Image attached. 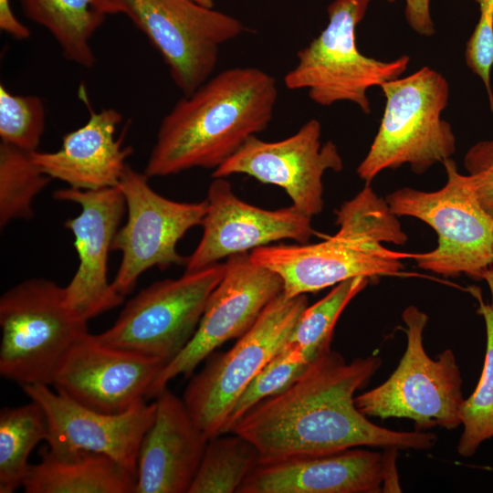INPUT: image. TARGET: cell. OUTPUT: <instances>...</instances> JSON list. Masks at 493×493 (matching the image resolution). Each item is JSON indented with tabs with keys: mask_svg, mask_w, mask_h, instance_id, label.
Masks as SVG:
<instances>
[{
	"mask_svg": "<svg viewBox=\"0 0 493 493\" xmlns=\"http://www.w3.org/2000/svg\"><path fill=\"white\" fill-rule=\"evenodd\" d=\"M140 446L133 493H188L209 438L168 387Z\"/></svg>",
	"mask_w": 493,
	"mask_h": 493,
	"instance_id": "20",
	"label": "cell"
},
{
	"mask_svg": "<svg viewBox=\"0 0 493 493\" xmlns=\"http://www.w3.org/2000/svg\"><path fill=\"white\" fill-rule=\"evenodd\" d=\"M0 374L21 387L51 385L68 350L87 334L88 320L65 303L64 287L29 278L0 298Z\"/></svg>",
	"mask_w": 493,
	"mask_h": 493,
	"instance_id": "5",
	"label": "cell"
},
{
	"mask_svg": "<svg viewBox=\"0 0 493 493\" xmlns=\"http://www.w3.org/2000/svg\"><path fill=\"white\" fill-rule=\"evenodd\" d=\"M307 307L306 294L287 298L281 292L231 349L212 353L203 369L193 375L183 400L194 423L209 439L222 435L238 397L280 351Z\"/></svg>",
	"mask_w": 493,
	"mask_h": 493,
	"instance_id": "9",
	"label": "cell"
},
{
	"mask_svg": "<svg viewBox=\"0 0 493 493\" xmlns=\"http://www.w3.org/2000/svg\"><path fill=\"white\" fill-rule=\"evenodd\" d=\"M148 178L127 165L118 184L128 216L112 242L111 250L121 251V260L111 284L124 297L147 269L185 265L177 244L188 230L202 225L207 210L206 200L177 202L163 197L151 187Z\"/></svg>",
	"mask_w": 493,
	"mask_h": 493,
	"instance_id": "12",
	"label": "cell"
},
{
	"mask_svg": "<svg viewBox=\"0 0 493 493\" xmlns=\"http://www.w3.org/2000/svg\"><path fill=\"white\" fill-rule=\"evenodd\" d=\"M55 199L76 203L81 212L64 226L74 236L79 266L64 287L65 303L86 320L117 306L124 299L108 280V257L126 210L119 186L98 190L59 189Z\"/></svg>",
	"mask_w": 493,
	"mask_h": 493,
	"instance_id": "16",
	"label": "cell"
},
{
	"mask_svg": "<svg viewBox=\"0 0 493 493\" xmlns=\"http://www.w3.org/2000/svg\"><path fill=\"white\" fill-rule=\"evenodd\" d=\"M282 291L281 278L254 263L247 252L227 257L224 277L210 295L194 334L163 366L147 399L155 398L177 376L193 375L215 349L245 334Z\"/></svg>",
	"mask_w": 493,
	"mask_h": 493,
	"instance_id": "13",
	"label": "cell"
},
{
	"mask_svg": "<svg viewBox=\"0 0 493 493\" xmlns=\"http://www.w3.org/2000/svg\"><path fill=\"white\" fill-rule=\"evenodd\" d=\"M380 88L385 106L378 131L357 168L362 180L369 184L383 170L406 163L421 174L452 157L456 137L441 117L449 84L441 73L425 66Z\"/></svg>",
	"mask_w": 493,
	"mask_h": 493,
	"instance_id": "4",
	"label": "cell"
},
{
	"mask_svg": "<svg viewBox=\"0 0 493 493\" xmlns=\"http://www.w3.org/2000/svg\"><path fill=\"white\" fill-rule=\"evenodd\" d=\"M165 364L158 358L106 344L88 332L62 357L51 385L83 406L120 414L147 399Z\"/></svg>",
	"mask_w": 493,
	"mask_h": 493,
	"instance_id": "15",
	"label": "cell"
},
{
	"mask_svg": "<svg viewBox=\"0 0 493 493\" xmlns=\"http://www.w3.org/2000/svg\"><path fill=\"white\" fill-rule=\"evenodd\" d=\"M31 152L0 142V226L16 219H31L35 197L49 184Z\"/></svg>",
	"mask_w": 493,
	"mask_h": 493,
	"instance_id": "27",
	"label": "cell"
},
{
	"mask_svg": "<svg viewBox=\"0 0 493 493\" xmlns=\"http://www.w3.org/2000/svg\"><path fill=\"white\" fill-rule=\"evenodd\" d=\"M204 5L213 7L214 6V1L213 0H194Z\"/></svg>",
	"mask_w": 493,
	"mask_h": 493,
	"instance_id": "36",
	"label": "cell"
},
{
	"mask_svg": "<svg viewBox=\"0 0 493 493\" xmlns=\"http://www.w3.org/2000/svg\"><path fill=\"white\" fill-rule=\"evenodd\" d=\"M205 200L203 235L186 258L187 272L282 239L307 244L316 234L311 218L292 205L277 210L252 205L238 198L225 178H214Z\"/></svg>",
	"mask_w": 493,
	"mask_h": 493,
	"instance_id": "17",
	"label": "cell"
},
{
	"mask_svg": "<svg viewBox=\"0 0 493 493\" xmlns=\"http://www.w3.org/2000/svg\"><path fill=\"white\" fill-rule=\"evenodd\" d=\"M309 364L298 354L281 349L242 392L228 415L222 435L228 434L236 423L258 403L291 385Z\"/></svg>",
	"mask_w": 493,
	"mask_h": 493,
	"instance_id": "29",
	"label": "cell"
},
{
	"mask_svg": "<svg viewBox=\"0 0 493 493\" xmlns=\"http://www.w3.org/2000/svg\"><path fill=\"white\" fill-rule=\"evenodd\" d=\"M229 435L208 440L188 493H238L259 465L257 448L242 436Z\"/></svg>",
	"mask_w": 493,
	"mask_h": 493,
	"instance_id": "26",
	"label": "cell"
},
{
	"mask_svg": "<svg viewBox=\"0 0 493 493\" xmlns=\"http://www.w3.org/2000/svg\"><path fill=\"white\" fill-rule=\"evenodd\" d=\"M397 448L365 449L260 462L238 493L399 492Z\"/></svg>",
	"mask_w": 493,
	"mask_h": 493,
	"instance_id": "18",
	"label": "cell"
},
{
	"mask_svg": "<svg viewBox=\"0 0 493 493\" xmlns=\"http://www.w3.org/2000/svg\"><path fill=\"white\" fill-rule=\"evenodd\" d=\"M82 94L89 111L88 121L65 134L59 150L32 152V160L47 175L73 189L118 186L128 165L126 159L133 152L131 147L122 146V139H115L121 115L111 108L96 112Z\"/></svg>",
	"mask_w": 493,
	"mask_h": 493,
	"instance_id": "21",
	"label": "cell"
},
{
	"mask_svg": "<svg viewBox=\"0 0 493 493\" xmlns=\"http://www.w3.org/2000/svg\"><path fill=\"white\" fill-rule=\"evenodd\" d=\"M488 285V288H489V290H490V293H491V299H492V302H491V307H492V309H493V268H489L486 274L484 275V278Z\"/></svg>",
	"mask_w": 493,
	"mask_h": 493,
	"instance_id": "35",
	"label": "cell"
},
{
	"mask_svg": "<svg viewBox=\"0 0 493 493\" xmlns=\"http://www.w3.org/2000/svg\"><path fill=\"white\" fill-rule=\"evenodd\" d=\"M225 263L156 281L131 299L115 322L95 334L102 342L165 363L189 342L208 299L224 277Z\"/></svg>",
	"mask_w": 493,
	"mask_h": 493,
	"instance_id": "10",
	"label": "cell"
},
{
	"mask_svg": "<svg viewBox=\"0 0 493 493\" xmlns=\"http://www.w3.org/2000/svg\"><path fill=\"white\" fill-rule=\"evenodd\" d=\"M320 137L321 125L316 119L280 141L266 142L254 135L215 169L212 177L246 174L279 186L291 199L292 206L311 218L323 209V174L343 167L336 144L327 142L321 145Z\"/></svg>",
	"mask_w": 493,
	"mask_h": 493,
	"instance_id": "14",
	"label": "cell"
},
{
	"mask_svg": "<svg viewBox=\"0 0 493 493\" xmlns=\"http://www.w3.org/2000/svg\"><path fill=\"white\" fill-rule=\"evenodd\" d=\"M0 28L17 40L29 37L30 30L13 13L10 0H0Z\"/></svg>",
	"mask_w": 493,
	"mask_h": 493,
	"instance_id": "34",
	"label": "cell"
},
{
	"mask_svg": "<svg viewBox=\"0 0 493 493\" xmlns=\"http://www.w3.org/2000/svg\"><path fill=\"white\" fill-rule=\"evenodd\" d=\"M48 436L47 420L36 402L0 410V493L23 487L32 450Z\"/></svg>",
	"mask_w": 493,
	"mask_h": 493,
	"instance_id": "24",
	"label": "cell"
},
{
	"mask_svg": "<svg viewBox=\"0 0 493 493\" xmlns=\"http://www.w3.org/2000/svg\"><path fill=\"white\" fill-rule=\"evenodd\" d=\"M464 166L481 206L493 217V139L471 146Z\"/></svg>",
	"mask_w": 493,
	"mask_h": 493,
	"instance_id": "32",
	"label": "cell"
},
{
	"mask_svg": "<svg viewBox=\"0 0 493 493\" xmlns=\"http://www.w3.org/2000/svg\"><path fill=\"white\" fill-rule=\"evenodd\" d=\"M447 180L435 192L400 188L385 197L396 216H412L437 234L435 249L413 254L421 268L445 277L465 274L483 279L493 264V217L481 206L467 174L450 158L443 163Z\"/></svg>",
	"mask_w": 493,
	"mask_h": 493,
	"instance_id": "6",
	"label": "cell"
},
{
	"mask_svg": "<svg viewBox=\"0 0 493 493\" xmlns=\"http://www.w3.org/2000/svg\"><path fill=\"white\" fill-rule=\"evenodd\" d=\"M402 319L407 343L398 366L383 383L354 397L355 406L367 417L411 419L416 430L455 429L465 400L455 354L447 349L436 359L427 355L423 333L428 317L417 307L408 306Z\"/></svg>",
	"mask_w": 493,
	"mask_h": 493,
	"instance_id": "8",
	"label": "cell"
},
{
	"mask_svg": "<svg viewBox=\"0 0 493 493\" xmlns=\"http://www.w3.org/2000/svg\"><path fill=\"white\" fill-rule=\"evenodd\" d=\"M387 1L393 3L396 0ZM404 15L409 26L420 36H433L435 29L430 11V0H404Z\"/></svg>",
	"mask_w": 493,
	"mask_h": 493,
	"instance_id": "33",
	"label": "cell"
},
{
	"mask_svg": "<svg viewBox=\"0 0 493 493\" xmlns=\"http://www.w3.org/2000/svg\"><path fill=\"white\" fill-rule=\"evenodd\" d=\"M336 213L338 232L315 244L267 245L253 249L254 263L276 273L283 294L292 298L335 286L346 279L393 276L413 253L386 248L407 236L385 200L366 185Z\"/></svg>",
	"mask_w": 493,
	"mask_h": 493,
	"instance_id": "3",
	"label": "cell"
},
{
	"mask_svg": "<svg viewBox=\"0 0 493 493\" xmlns=\"http://www.w3.org/2000/svg\"><path fill=\"white\" fill-rule=\"evenodd\" d=\"M122 14L147 37L184 96L212 74L221 47L246 31L237 18L194 0H120Z\"/></svg>",
	"mask_w": 493,
	"mask_h": 493,
	"instance_id": "11",
	"label": "cell"
},
{
	"mask_svg": "<svg viewBox=\"0 0 493 493\" xmlns=\"http://www.w3.org/2000/svg\"><path fill=\"white\" fill-rule=\"evenodd\" d=\"M369 279L365 277L346 279L335 285L324 298L308 305L282 349L298 354L307 363L330 351L339 317Z\"/></svg>",
	"mask_w": 493,
	"mask_h": 493,
	"instance_id": "25",
	"label": "cell"
},
{
	"mask_svg": "<svg viewBox=\"0 0 493 493\" xmlns=\"http://www.w3.org/2000/svg\"><path fill=\"white\" fill-rule=\"evenodd\" d=\"M478 312L486 326V353L477 385L471 395L465 399L459 412L463 432L457 444V453L463 457L476 454L483 442L493 437V309L485 304L479 293Z\"/></svg>",
	"mask_w": 493,
	"mask_h": 493,
	"instance_id": "28",
	"label": "cell"
},
{
	"mask_svg": "<svg viewBox=\"0 0 493 493\" xmlns=\"http://www.w3.org/2000/svg\"><path fill=\"white\" fill-rule=\"evenodd\" d=\"M26 17L46 28L63 56L90 68L96 58L91 38L109 15L122 13L120 0H20Z\"/></svg>",
	"mask_w": 493,
	"mask_h": 493,
	"instance_id": "23",
	"label": "cell"
},
{
	"mask_svg": "<svg viewBox=\"0 0 493 493\" xmlns=\"http://www.w3.org/2000/svg\"><path fill=\"white\" fill-rule=\"evenodd\" d=\"M370 2L333 0L328 5L326 27L299 50L296 66L284 77L288 89H307L309 99L320 106L349 101L363 113H371L368 89L400 78L407 69L410 57L383 61L359 50L356 29Z\"/></svg>",
	"mask_w": 493,
	"mask_h": 493,
	"instance_id": "7",
	"label": "cell"
},
{
	"mask_svg": "<svg viewBox=\"0 0 493 493\" xmlns=\"http://www.w3.org/2000/svg\"><path fill=\"white\" fill-rule=\"evenodd\" d=\"M43 100L33 95H14L0 86V138L24 151H37L45 130Z\"/></svg>",
	"mask_w": 493,
	"mask_h": 493,
	"instance_id": "30",
	"label": "cell"
},
{
	"mask_svg": "<svg viewBox=\"0 0 493 493\" xmlns=\"http://www.w3.org/2000/svg\"><path fill=\"white\" fill-rule=\"evenodd\" d=\"M479 5L478 22L466 44L465 58L478 77L491 74L493 67V0H473Z\"/></svg>",
	"mask_w": 493,
	"mask_h": 493,
	"instance_id": "31",
	"label": "cell"
},
{
	"mask_svg": "<svg viewBox=\"0 0 493 493\" xmlns=\"http://www.w3.org/2000/svg\"><path fill=\"white\" fill-rule=\"evenodd\" d=\"M278 96L276 79L257 68H230L210 77L163 117L144 173L216 169L267 128Z\"/></svg>",
	"mask_w": 493,
	"mask_h": 493,
	"instance_id": "2",
	"label": "cell"
},
{
	"mask_svg": "<svg viewBox=\"0 0 493 493\" xmlns=\"http://www.w3.org/2000/svg\"><path fill=\"white\" fill-rule=\"evenodd\" d=\"M136 477L111 457L85 450L58 452L47 445L30 464L26 493H133Z\"/></svg>",
	"mask_w": 493,
	"mask_h": 493,
	"instance_id": "22",
	"label": "cell"
},
{
	"mask_svg": "<svg viewBox=\"0 0 493 493\" xmlns=\"http://www.w3.org/2000/svg\"><path fill=\"white\" fill-rule=\"evenodd\" d=\"M22 388L45 412L48 426L46 443L51 450L103 454L136 477L140 446L154 419L155 401L146 404L144 400L123 413L111 414L83 406L47 384Z\"/></svg>",
	"mask_w": 493,
	"mask_h": 493,
	"instance_id": "19",
	"label": "cell"
},
{
	"mask_svg": "<svg viewBox=\"0 0 493 493\" xmlns=\"http://www.w3.org/2000/svg\"><path fill=\"white\" fill-rule=\"evenodd\" d=\"M381 363L374 355L348 363L330 350L287 389L251 408L229 433L249 441L260 462L326 455L362 446L431 448L437 440L435 434L379 426L355 406V393L367 385Z\"/></svg>",
	"mask_w": 493,
	"mask_h": 493,
	"instance_id": "1",
	"label": "cell"
}]
</instances>
